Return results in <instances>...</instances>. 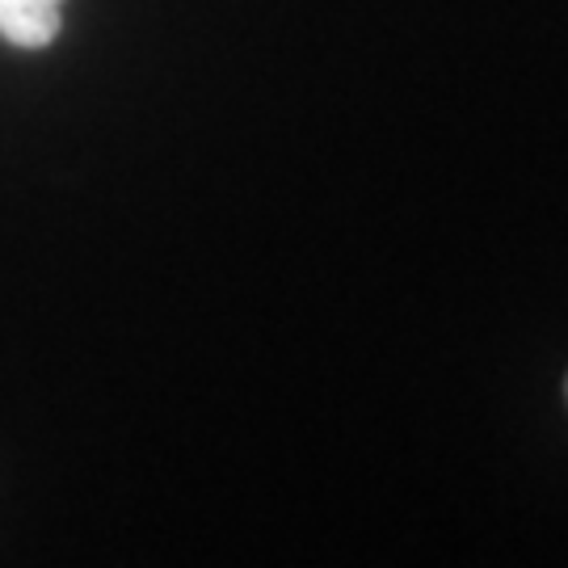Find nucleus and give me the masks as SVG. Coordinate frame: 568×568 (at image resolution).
<instances>
[{
  "label": "nucleus",
  "mask_w": 568,
  "mask_h": 568,
  "mask_svg": "<svg viewBox=\"0 0 568 568\" xmlns=\"http://www.w3.org/2000/svg\"><path fill=\"white\" fill-rule=\"evenodd\" d=\"M63 26V0H0V39L21 51L51 47Z\"/></svg>",
  "instance_id": "nucleus-1"
}]
</instances>
